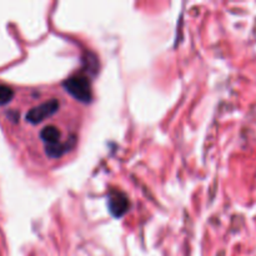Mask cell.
<instances>
[{
	"instance_id": "obj_1",
	"label": "cell",
	"mask_w": 256,
	"mask_h": 256,
	"mask_svg": "<svg viewBox=\"0 0 256 256\" xmlns=\"http://www.w3.org/2000/svg\"><path fill=\"white\" fill-rule=\"evenodd\" d=\"M64 88L72 98L79 102H89L92 98V84L84 75H74L64 82Z\"/></svg>"
},
{
	"instance_id": "obj_2",
	"label": "cell",
	"mask_w": 256,
	"mask_h": 256,
	"mask_svg": "<svg viewBox=\"0 0 256 256\" xmlns=\"http://www.w3.org/2000/svg\"><path fill=\"white\" fill-rule=\"evenodd\" d=\"M58 110H59V102L56 99H52L29 110L26 114V120L30 124H39L48 118L52 116Z\"/></svg>"
},
{
	"instance_id": "obj_3",
	"label": "cell",
	"mask_w": 256,
	"mask_h": 256,
	"mask_svg": "<svg viewBox=\"0 0 256 256\" xmlns=\"http://www.w3.org/2000/svg\"><path fill=\"white\" fill-rule=\"evenodd\" d=\"M108 205H109V210L112 216L122 218L129 209V200H128L126 195L115 190V192H110Z\"/></svg>"
},
{
	"instance_id": "obj_5",
	"label": "cell",
	"mask_w": 256,
	"mask_h": 256,
	"mask_svg": "<svg viewBox=\"0 0 256 256\" xmlns=\"http://www.w3.org/2000/svg\"><path fill=\"white\" fill-rule=\"evenodd\" d=\"M14 96V92L9 86L0 84V105H5Z\"/></svg>"
},
{
	"instance_id": "obj_4",
	"label": "cell",
	"mask_w": 256,
	"mask_h": 256,
	"mask_svg": "<svg viewBox=\"0 0 256 256\" xmlns=\"http://www.w3.org/2000/svg\"><path fill=\"white\" fill-rule=\"evenodd\" d=\"M40 138L42 142H48V145H56L60 142V138H62V132L54 125H48L40 132Z\"/></svg>"
}]
</instances>
